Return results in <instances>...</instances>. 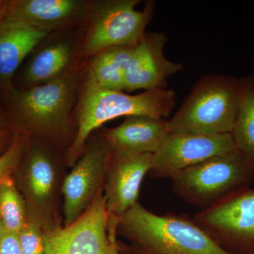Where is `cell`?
I'll list each match as a JSON object with an SVG mask.
<instances>
[{
  "label": "cell",
  "instance_id": "obj_28",
  "mask_svg": "<svg viewBox=\"0 0 254 254\" xmlns=\"http://www.w3.org/2000/svg\"><path fill=\"white\" fill-rule=\"evenodd\" d=\"M4 227H3L2 222L0 218V243H1V237H2L3 232H4Z\"/></svg>",
  "mask_w": 254,
  "mask_h": 254
},
{
  "label": "cell",
  "instance_id": "obj_21",
  "mask_svg": "<svg viewBox=\"0 0 254 254\" xmlns=\"http://www.w3.org/2000/svg\"><path fill=\"white\" fill-rule=\"evenodd\" d=\"M29 141V135L15 131L11 145L0 155V182L6 177L11 176V174L17 170L27 150Z\"/></svg>",
  "mask_w": 254,
  "mask_h": 254
},
{
  "label": "cell",
  "instance_id": "obj_27",
  "mask_svg": "<svg viewBox=\"0 0 254 254\" xmlns=\"http://www.w3.org/2000/svg\"><path fill=\"white\" fill-rule=\"evenodd\" d=\"M9 0H0V23L6 18Z\"/></svg>",
  "mask_w": 254,
  "mask_h": 254
},
{
  "label": "cell",
  "instance_id": "obj_20",
  "mask_svg": "<svg viewBox=\"0 0 254 254\" xmlns=\"http://www.w3.org/2000/svg\"><path fill=\"white\" fill-rule=\"evenodd\" d=\"M0 218L5 230L16 233L28 222L24 198L11 176L0 182Z\"/></svg>",
  "mask_w": 254,
  "mask_h": 254
},
{
  "label": "cell",
  "instance_id": "obj_14",
  "mask_svg": "<svg viewBox=\"0 0 254 254\" xmlns=\"http://www.w3.org/2000/svg\"><path fill=\"white\" fill-rule=\"evenodd\" d=\"M153 155L112 157L104 188L109 217L119 218L138 203L142 182L151 168Z\"/></svg>",
  "mask_w": 254,
  "mask_h": 254
},
{
  "label": "cell",
  "instance_id": "obj_23",
  "mask_svg": "<svg viewBox=\"0 0 254 254\" xmlns=\"http://www.w3.org/2000/svg\"><path fill=\"white\" fill-rule=\"evenodd\" d=\"M0 254H22L18 233L4 230L0 243Z\"/></svg>",
  "mask_w": 254,
  "mask_h": 254
},
{
  "label": "cell",
  "instance_id": "obj_19",
  "mask_svg": "<svg viewBox=\"0 0 254 254\" xmlns=\"http://www.w3.org/2000/svg\"><path fill=\"white\" fill-rule=\"evenodd\" d=\"M241 97L230 134L237 149L254 166V74L240 78Z\"/></svg>",
  "mask_w": 254,
  "mask_h": 254
},
{
  "label": "cell",
  "instance_id": "obj_5",
  "mask_svg": "<svg viewBox=\"0 0 254 254\" xmlns=\"http://www.w3.org/2000/svg\"><path fill=\"white\" fill-rule=\"evenodd\" d=\"M175 194L205 210L254 181V166L238 150L216 155L182 170L171 178Z\"/></svg>",
  "mask_w": 254,
  "mask_h": 254
},
{
  "label": "cell",
  "instance_id": "obj_17",
  "mask_svg": "<svg viewBox=\"0 0 254 254\" xmlns=\"http://www.w3.org/2000/svg\"><path fill=\"white\" fill-rule=\"evenodd\" d=\"M52 32L14 18L0 23V95L14 86L15 74L30 53Z\"/></svg>",
  "mask_w": 254,
  "mask_h": 254
},
{
  "label": "cell",
  "instance_id": "obj_1",
  "mask_svg": "<svg viewBox=\"0 0 254 254\" xmlns=\"http://www.w3.org/2000/svg\"><path fill=\"white\" fill-rule=\"evenodd\" d=\"M86 64L42 86H13L2 97L11 128L66 151L76 136L73 112Z\"/></svg>",
  "mask_w": 254,
  "mask_h": 254
},
{
  "label": "cell",
  "instance_id": "obj_22",
  "mask_svg": "<svg viewBox=\"0 0 254 254\" xmlns=\"http://www.w3.org/2000/svg\"><path fill=\"white\" fill-rule=\"evenodd\" d=\"M22 254H48V232L28 221L18 232Z\"/></svg>",
  "mask_w": 254,
  "mask_h": 254
},
{
  "label": "cell",
  "instance_id": "obj_26",
  "mask_svg": "<svg viewBox=\"0 0 254 254\" xmlns=\"http://www.w3.org/2000/svg\"><path fill=\"white\" fill-rule=\"evenodd\" d=\"M11 127L9 117L6 110L0 108V128H9Z\"/></svg>",
  "mask_w": 254,
  "mask_h": 254
},
{
  "label": "cell",
  "instance_id": "obj_10",
  "mask_svg": "<svg viewBox=\"0 0 254 254\" xmlns=\"http://www.w3.org/2000/svg\"><path fill=\"white\" fill-rule=\"evenodd\" d=\"M84 33V26L50 33L28 55L14 86H42L81 68L86 63L81 55Z\"/></svg>",
  "mask_w": 254,
  "mask_h": 254
},
{
  "label": "cell",
  "instance_id": "obj_12",
  "mask_svg": "<svg viewBox=\"0 0 254 254\" xmlns=\"http://www.w3.org/2000/svg\"><path fill=\"white\" fill-rule=\"evenodd\" d=\"M108 220L102 192L71 225L48 232V254H108Z\"/></svg>",
  "mask_w": 254,
  "mask_h": 254
},
{
  "label": "cell",
  "instance_id": "obj_8",
  "mask_svg": "<svg viewBox=\"0 0 254 254\" xmlns=\"http://www.w3.org/2000/svg\"><path fill=\"white\" fill-rule=\"evenodd\" d=\"M193 219L227 252L254 254V189L232 193Z\"/></svg>",
  "mask_w": 254,
  "mask_h": 254
},
{
  "label": "cell",
  "instance_id": "obj_7",
  "mask_svg": "<svg viewBox=\"0 0 254 254\" xmlns=\"http://www.w3.org/2000/svg\"><path fill=\"white\" fill-rule=\"evenodd\" d=\"M51 145L30 136L26 153L18 167L20 188L28 221L47 232L60 228L57 203L60 188V168Z\"/></svg>",
  "mask_w": 254,
  "mask_h": 254
},
{
  "label": "cell",
  "instance_id": "obj_15",
  "mask_svg": "<svg viewBox=\"0 0 254 254\" xmlns=\"http://www.w3.org/2000/svg\"><path fill=\"white\" fill-rule=\"evenodd\" d=\"M89 0H9L6 18L50 32L84 26Z\"/></svg>",
  "mask_w": 254,
  "mask_h": 254
},
{
  "label": "cell",
  "instance_id": "obj_25",
  "mask_svg": "<svg viewBox=\"0 0 254 254\" xmlns=\"http://www.w3.org/2000/svg\"><path fill=\"white\" fill-rule=\"evenodd\" d=\"M15 131L11 127L0 128V155L3 154L11 145Z\"/></svg>",
  "mask_w": 254,
  "mask_h": 254
},
{
  "label": "cell",
  "instance_id": "obj_3",
  "mask_svg": "<svg viewBox=\"0 0 254 254\" xmlns=\"http://www.w3.org/2000/svg\"><path fill=\"white\" fill-rule=\"evenodd\" d=\"M117 235L127 239L136 254H233L188 215H158L139 203L118 218Z\"/></svg>",
  "mask_w": 254,
  "mask_h": 254
},
{
  "label": "cell",
  "instance_id": "obj_6",
  "mask_svg": "<svg viewBox=\"0 0 254 254\" xmlns=\"http://www.w3.org/2000/svg\"><path fill=\"white\" fill-rule=\"evenodd\" d=\"M140 0H89L85 20L82 58L88 60L108 48L136 46L144 37L153 18L155 2L147 1L142 11Z\"/></svg>",
  "mask_w": 254,
  "mask_h": 254
},
{
  "label": "cell",
  "instance_id": "obj_11",
  "mask_svg": "<svg viewBox=\"0 0 254 254\" xmlns=\"http://www.w3.org/2000/svg\"><path fill=\"white\" fill-rule=\"evenodd\" d=\"M237 150L230 133H169L153 155L150 177L171 179L185 169L216 155Z\"/></svg>",
  "mask_w": 254,
  "mask_h": 254
},
{
  "label": "cell",
  "instance_id": "obj_13",
  "mask_svg": "<svg viewBox=\"0 0 254 254\" xmlns=\"http://www.w3.org/2000/svg\"><path fill=\"white\" fill-rule=\"evenodd\" d=\"M168 40L164 32L145 33L128 61L124 91L131 93L166 88L168 78L183 70L182 64L173 63L164 55Z\"/></svg>",
  "mask_w": 254,
  "mask_h": 254
},
{
  "label": "cell",
  "instance_id": "obj_4",
  "mask_svg": "<svg viewBox=\"0 0 254 254\" xmlns=\"http://www.w3.org/2000/svg\"><path fill=\"white\" fill-rule=\"evenodd\" d=\"M240 97V78L216 73L202 76L180 109L167 121L169 133H231Z\"/></svg>",
  "mask_w": 254,
  "mask_h": 254
},
{
  "label": "cell",
  "instance_id": "obj_16",
  "mask_svg": "<svg viewBox=\"0 0 254 254\" xmlns=\"http://www.w3.org/2000/svg\"><path fill=\"white\" fill-rule=\"evenodd\" d=\"M99 133L109 145L113 158H120L154 154L169 130L166 120L128 116L121 125L103 128Z\"/></svg>",
  "mask_w": 254,
  "mask_h": 254
},
{
  "label": "cell",
  "instance_id": "obj_2",
  "mask_svg": "<svg viewBox=\"0 0 254 254\" xmlns=\"http://www.w3.org/2000/svg\"><path fill=\"white\" fill-rule=\"evenodd\" d=\"M176 101V92L168 88L130 95L103 88L95 81L87 64L73 112L76 136L72 144L64 152L65 163L68 167H73L81 157L93 132L105 123L128 116L163 120L170 116Z\"/></svg>",
  "mask_w": 254,
  "mask_h": 254
},
{
  "label": "cell",
  "instance_id": "obj_9",
  "mask_svg": "<svg viewBox=\"0 0 254 254\" xmlns=\"http://www.w3.org/2000/svg\"><path fill=\"white\" fill-rule=\"evenodd\" d=\"M112 157L109 145L100 133L88 138L81 157L63 182L64 227L77 220L103 192Z\"/></svg>",
  "mask_w": 254,
  "mask_h": 254
},
{
  "label": "cell",
  "instance_id": "obj_24",
  "mask_svg": "<svg viewBox=\"0 0 254 254\" xmlns=\"http://www.w3.org/2000/svg\"><path fill=\"white\" fill-rule=\"evenodd\" d=\"M118 219L109 218L108 220V237H109V249L108 254H123L120 250L117 235Z\"/></svg>",
  "mask_w": 254,
  "mask_h": 254
},
{
  "label": "cell",
  "instance_id": "obj_18",
  "mask_svg": "<svg viewBox=\"0 0 254 254\" xmlns=\"http://www.w3.org/2000/svg\"><path fill=\"white\" fill-rule=\"evenodd\" d=\"M136 46L113 47L87 60L88 67L99 86L124 91L125 71Z\"/></svg>",
  "mask_w": 254,
  "mask_h": 254
}]
</instances>
